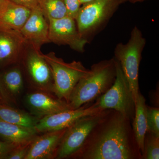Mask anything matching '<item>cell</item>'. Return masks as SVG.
<instances>
[{"mask_svg": "<svg viewBox=\"0 0 159 159\" xmlns=\"http://www.w3.org/2000/svg\"><path fill=\"white\" fill-rule=\"evenodd\" d=\"M69 159H143L130 119L105 109L83 145Z\"/></svg>", "mask_w": 159, "mask_h": 159, "instance_id": "cell-1", "label": "cell"}, {"mask_svg": "<svg viewBox=\"0 0 159 159\" xmlns=\"http://www.w3.org/2000/svg\"><path fill=\"white\" fill-rule=\"evenodd\" d=\"M116 66L114 57L94 64L88 74L80 80L70 97L71 109L94 102L110 88L116 77Z\"/></svg>", "mask_w": 159, "mask_h": 159, "instance_id": "cell-2", "label": "cell"}, {"mask_svg": "<svg viewBox=\"0 0 159 159\" xmlns=\"http://www.w3.org/2000/svg\"><path fill=\"white\" fill-rule=\"evenodd\" d=\"M146 40L142 31L135 26L130 33V38L125 44H117L114 50V58L121 66L124 76L128 81L135 103L139 90V76L142 53Z\"/></svg>", "mask_w": 159, "mask_h": 159, "instance_id": "cell-3", "label": "cell"}, {"mask_svg": "<svg viewBox=\"0 0 159 159\" xmlns=\"http://www.w3.org/2000/svg\"><path fill=\"white\" fill-rule=\"evenodd\" d=\"M123 3L122 0H95L82 5L75 20L83 38L90 43Z\"/></svg>", "mask_w": 159, "mask_h": 159, "instance_id": "cell-4", "label": "cell"}, {"mask_svg": "<svg viewBox=\"0 0 159 159\" xmlns=\"http://www.w3.org/2000/svg\"><path fill=\"white\" fill-rule=\"evenodd\" d=\"M52 70L54 80V94L69 103L72 91L80 80L88 74L89 70L80 61L66 62L54 52L43 54Z\"/></svg>", "mask_w": 159, "mask_h": 159, "instance_id": "cell-5", "label": "cell"}, {"mask_svg": "<svg viewBox=\"0 0 159 159\" xmlns=\"http://www.w3.org/2000/svg\"><path fill=\"white\" fill-rule=\"evenodd\" d=\"M19 64L29 85L34 91L54 94L52 70L40 50L26 43Z\"/></svg>", "mask_w": 159, "mask_h": 159, "instance_id": "cell-6", "label": "cell"}, {"mask_svg": "<svg viewBox=\"0 0 159 159\" xmlns=\"http://www.w3.org/2000/svg\"><path fill=\"white\" fill-rule=\"evenodd\" d=\"M115 60L117 71L116 80L110 88L97 99L99 106L102 109L115 110L132 122L135 115V103L121 66Z\"/></svg>", "mask_w": 159, "mask_h": 159, "instance_id": "cell-7", "label": "cell"}, {"mask_svg": "<svg viewBox=\"0 0 159 159\" xmlns=\"http://www.w3.org/2000/svg\"><path fill=\"white\" fill-rule=\"evenodd\" d=\"M82 117L66 128L57 148L56 159H69L83 145L102 112Z\"/></svg>", "mask_w": 159, "mask_h": 159, "instance_id": "cell-8", "label": "cell"}, {"mask_svg": "<svg viewBox=\"0 0 159 159\" xmlns=\"http://www.w3.org/2000/svg\"><path fill=\"white\" fill-rule=\"evenodd\" d=\"M96 100L76 109L67 110L43 117L39 120L34 129L37 133L61 130L82 117L99 113L104 110L99 106L97 99Z\"/></svg>", "mask_w": 159, "mask_h": 159, "instance_id": "cell-9", "label": "cell"}, {"mask_svg": "<svg viewBox=\"0 0 159 159\" xmlns=\"http://www.w3.org/2000/svg\"><path fill=\"white\" fill-rule=\"evenodd\" d=\"M48 21L50 43L69 46L80 53L84 52L88 43L80 34L75 19L67 16L59 19L49 20Z\"/></svg>", "mask_w": 159, "mask_h": 159, "instance_id": "cell-10", "label": "cell"}, {"mask_svg": "<svg viewBox=\"0 0 159 159\" xmlns=\"http://www.w3.org/2000/svg\"><path fill=\"white\" fill-rule=\"evenodd\" d=\"M26 43L40 50L49 39V21L39 6L31 9L30 16L20 31Z\"/></svg>", "mask_w": 159, "mask_h": 159, "instance_id": "cell-11", "label": "cell"}, {"mask_svg": "<svg viewBox=\"0 0 159 159\" xmlns=\"http://www.w3.org/2000/svg\"><path fill=\"white\" fill-rule=\"evenodd\" d=\"M26 102L31 112L40 119L62 111L71 109L68 103L54 94L34 91L27 95Z\"/></svg>", "mask_w": 159, "mask_h": 159, "instance_id": "cell-12", "label": "cell"}, {"mask_svg": "<svg viewBox=\"0 0 159 159\" xmlns=\"http://www.w3.org/2000/svg\"><path fill=\"white\" fill-rule=\"evenodd\" d=\"M26 45L19 32H0V70L19 64Z\"/></svg>", "mask_w": 159, "mask_h": 159, "instance_id": "cell-13", "label": "cell"}, {"mask_svg": "<svg viewBox=\"0 0 159 159\" xmlns=\"http://www.w3.org/2000/svg\"><path fill=\"white\" fill-rule=\"evenodd\" d=\"M24 86L23 73L20 64L0 70V94L6 104H15Z\"/></svg>", "mask_w": 159, "mask_h": 159, "instance_id": "cell-14", "label": "cell"}, {"mask_svg": "<svg viewBox=\"0 0 159 159\" xmlns=\"http://www.w3.org/2000/svg\"><path fill=\"white\" fill-rule=\"evenodd\" d=\"M66 129L48 132L35 137L25 159H56L57 148Z\"/></svg>", "mask_w": 159, "mask_h": 159, "instance_id": "cell-15", "label": "cell"}, {"mask_svg": "<svg viewBox=\"0 0 159 159\" xmlns=\"http://www.w3.org/2000/svg\"><path fill=\"white\" fill-rule=\"evenodd\" d=\"M31 10L9 0L0 5V32H20Z\"/></svg>", "mask_w": 159, "mask_h": 159, "instance_id": "cell-16", "label": "cell"}, {"mask_svg": "<svg viewBox=\"0 0 159 159\" xmlns=\"http://www.w3.org/2000/svg\"><path fill=\"white\" fill-rule=\"evenodd\" d=\"M34 129L11 124L0 120V138L18 145L33 141L37 135Z\"/></svg>", "mask_w": 159, "mask_h": 159, "instance_id": "cell-17", "label": "cell"}, {"mask_svg": "<svg viewBox=\"0 0 159 159\" xmlns=\"http://www.w3.org/2000/svg\"><path fill=\"white\" fill-rule=\"evenodd\" d=\"M145 101V97L139 92L135 103L134 117L132 123L135 138L142 154L144 150V139L147 131V105Z\"/></svg>", "mask_w": 159, "mask_h": 159, "instance_id": "cell-18", "label": "cell"}, {"mask_svg": "<svg viewBox=\"0 0 159 159\" xmlns=\"http://www.w3.org/2000/svg\"><path fill=\"white\" fill-rule=\"evenodd\" d=\"M0 120L34 129L39 120L28 113L16 109L6 103H0Z\"/></svg>", "mask_w": 159, "mask_h": 159, "instance_id": "cell-19", "label": "cell"}, {"mask_svg": "<svg viewBox=\"0 0 159 159\" xmlns=\"http://www.w3.org/2000/svg\"><path fill=\"white\" fill-rule=\"evenodd\" d=\"M39 6L48 20L59 19L67 16L64 0H42Z\"/></svg>", "mask_w": 159, "mask_h": 159, "instance_id": "cell-20", "label": "cell"}, {"mask_svg": "<svg viewBox=\"0 0 159 159\" xmlns=\"http://www.w3.org/2000/svg\"><path fill=\"white\" fill-rule=\"evenodd\" d=\"M143 159H159V137L146 132L144 139Z\"/></svg>", "mask_w": 159, "mask_h": 159, "instance_id": "cell-21", "label": "cell"}, {"mask_svg": "<svg viewBox=\"0 0 159 159\" xmlns=\"http://www.w3.org/2000/svg\"><path fill=\"white\" fill-rule=\"evenodd\" d=\"M147 132L159 137V107L147 105Z\"/></svg>", "mask_w": 159, "mask_h": 159, "instance_id": "cell-22", "label": "cell"}, {"mask_svg": "<svg viewBox=\"0 0 159 159\" xmlns=\"http://www.w3.org/2000/svg\"><path fill=\"white\" fill-rule=\"evenodd\" d=\"M32 141L18 146L10 152L6 159H25Z\"/></svg>", "mask_w": 159, "mask_h": 159, "instance_id": "cell-23", "label": "cell"}, {"mask_svg": "<svg viewBox=\"0 0 159 159\" xmlns=\"http://www.w3.org/2000/svg\"><path fill=\"white\" fill-rule=\"evenodd\" d=\"M66 9L67 16L76 19L81 7L80 0H64Z\"/></svg>", "mask_w": 159, "mask_h": 159, "instance_id": "cell-24", "label": "cell"}, {"mask_svg": "<svg viewBox=\"0 0 159 159\" xmlns=\"http://www.w3.org/2000/svg\"><path fill=\"white\" fill-rule=\"evenodd\" d=\"M20 145L5 141H0V159H6L15 148Z\"/></svg>", "mask_w": 159, "mask_h": 159, "instance_id": "cell-25", "label": "cell"}, {"mask_svg": "<svg viewBox=\"0 0 159 159\" xmlns=\"http://www.w3.org/2000/svg\"><path fill=\"white\" fill-rule=\"evenodd\" d=\"M21 6L32 9L39 6L42 0H9Z\"/></svg>", "mask_w": 159, "mask_h": 159, "instance_id": "cell-26", "label": "cell"}, {"mask_svg": "<svg viewBox=\"0 0 159 159\" xmlns=\"http://www.w3.org/2000/svg\"><path fill=\"white\" fill-rule=\"evenodd\" d=\"M125 3V2H129L131 3H136L138 2H145V1H148V0H122Z\"/></svg>", "mask_w": 159, "mask_h": 159, "instance_id": "cell-27", "label": "cell"}, {"mask_svg": "<svg viewBox=\"0 0 159 159\" xmlns=\"http://www.w3.org/2000/svg\"><path fill=\"white\" fill-rule=\"evenodd\" d=\"M93 1H95V0H80V4H81V5L90 2H93Z\"/></svg>", "mask_w": 159, "mask_h": 159, "instance_id": "cell-28", "label": "cell"}, {"mask_svg": "<svg viewBox=\"0 0 159 159\" xmlns=\"http://www.w3.org/2000/svg\"><path fill=\"white\" fill-rule=\"evenodd\" d=\"M0 103H5V102H4V100H3L2 97H1V94H0Z\"/></svg>", "mask_w": 159, "mask_h": 159, "instance_id": "cell-29", "label": "cell"}, {"mask_svg": "<svg viewBox=\"0 0 159 159\" xmlns=\"http://www.w3.org/2000/svg\"><path fill=\"white\" fill-rule=\"evenodd\" d=\"M3 1H4V0H0V5H1V4L2 3Z\"/></svg>", "mask_w": 159, "mask_h": 159, "instance_id": "cell-30", "label": "cell"}]
</instances>
